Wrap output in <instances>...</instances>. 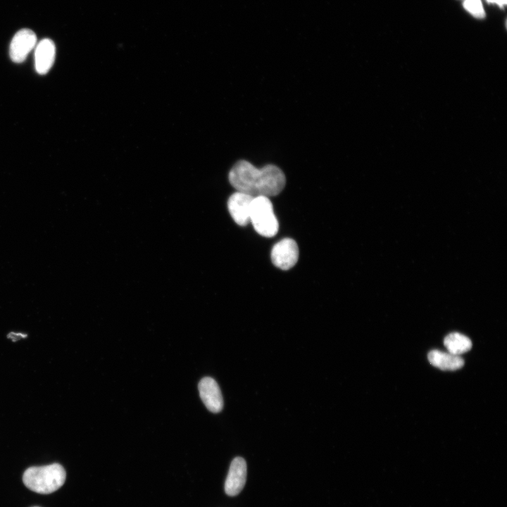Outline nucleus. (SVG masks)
<instances>
[{
  "label": "nucleus",
  "mask_w": 507,
  "mask_h": 507,
  "mask_svg": "<svg viewBox=\"0 0 507 507\" xmlns=\"http://www.w3.org/2000/svg\"><path fill=\"white\" fill-rule=\"evenodd\" d=\"M250 222L255 230L263 237H271L277 233L278 221L268 197H254L251 206Z\"/></svg>",
  "instance_id": "nucleus-3"
},
{
  "label": "nucleus",
  "mask_w": 507,
  "mask_h": 507,
  "mask_svg": "<svg viewBox=\"0 0 507 507\" xmlns=\"http://www.w3.org/2000/svg\"><path fill=\"white\" fill-rule=\"evenodd\" d=\"M254 196L237 192L227 201V208L234 222L245 226L250 222V211Z\"/></svg>",
  "instance_id": "nucleus-6"
},
{
  "label": "nucleus",
  "mask_w": 507,
  "mask_h": 507,
  "mask_svg": "<svg viewBox=\"0 0 507 507\" xmlns=\"http://www.w3.org/2000/svg\"><path fill=\"white\" fill-rule=\"evenodd\" d=\"M56 56V47L50 39H43L37 45L35 52V69L40 75H44L52 67Z\"/></svg>",
  "instance_id": "nucleus-9"
},
{
  "label": "nucleus",
  "mask_w": 507,
  "mask_h": 507,
  "mask_svg": "<svg viewBox=\"0 0 507 507\" xmlns=\"http://www.w3.org/2000/svg\"><path fill=\"white\" fill-rule=\"evenodd\" d=\"M246 480V463L242 457H236L231 462L225 482V492L229 496H236L243 489Z\"/></svg>",
  "instance_id": "nucleus-8"
},
{
  "label": "nucleus",
  "mask_w": 507,
  "mask_h": 507,
  "mask_svg": "<svg viewBox=\"0 0 507 507\" xmlns=\"http://www.w3.org/2000/svg\"><path fill=\"white\" fill-rule=\"evenodd\" d=\"M228 179L237 192L254 197L276 196L286 184L285 175L277 166L268 164L257 168L245 160H240L233 165Z\"/></svg>",
  "instance_id": "nucleus-1"
},
{
  "label": "nucleus",
  "mask_w": 507,
  "mask_h": 507,
  "mask_svg": "<svg viewBox=\"0 0 507 507\" xmlns=\"http://www.w3.org/2000/svg\"><path fill=\"white\" fill-rule=\"evenodd\" d=\"M34 507H38V506H34Z\"/></svg>",
  "instance_id": "nucleus-15"
},
{
  "label": "nucleus",
  "mask_w": 507,
  "mask_h": 507,
  "mask_svg": "<svg viewBox=\"0 0 507 507\" xmlns=\"http://www.w3.org/2000/svg\"><path fill=\"white\" fill-rule=\"evenodd\" d=\"M427 358L430 364L442 370H456L464 365V361L461 356L436 349L430 351Z\"/></svg>",
  "instance_id": "nucleus-10"
},
{
  "label": "nucleus",
  "mask_w": 507,
  "mask_h": 507,
  "mask_svg": "<svg viewBox=\"0 0 507 507\" xmlns=\"http://www.w3.org/2000/svg\"><path fill=\"white\" fill-rule=\"evenodd\" d=\"M27 335L26 334L20 333V332H11L8 334V337L9 339H11L13 341H16L18 339L26 337Z\"/></svg>",
  "instance_id": "nucleus-13"
},
{
  "label": "nucleus",
  "mask_w": 507,
  "mask_h": 507,
  "mask_svg": "<svg viewBox=\"0 0 507 507\" xmlns=\"http://www.w3.org/2000/svg\"><path fill=\"white\" fill-rule=\"evenodd\" d=\"M487 2L492 3V4H496L501 7H503L506 4L507 1L506 0H487Z\"/></svg>",
  "instance_id": "nucleus-14"
},
{
  "label": "nucleus",
  "mask_w": 507,
  "mask_h": 507,
  "mask_svg": "<svg viewBox=\"0 0 507 507\" xmlns=\"http://www.w3.org/2000/svg\"><path fill=\"white\" fill-rule=\"evenodd\" d=\"M199 396L206 407L212 413L220 412L223 399L216 381L210 377L202 378L198 385Z\"/></svg>",
  "instance_id": "nucleus-7"
},
{
  "label": "nucleus",
  "mask_w": 507,
  "mask_h": 507,
  "mask_svg": "<svg viewBox=\"0 0 507 507\" xmlns=\"http://www.w3.org/2000/svg\"><path fill=\"white\" fill-rule=\"evenodd\" d=\"M444 344L448 352L458 356L468 351L472 348L471 340L458 332L449 334L444 338Z\"/></svg>",
  "instance_id": "nucleus-11"
},
{
  "label": "nucleus",
  "mask_w": 507,
  "mask_h": 507,
  "mask_svg": "<svg viewBox=\"0 0 507 507\" xmlns=\"http://www.w3.org/2000/svg\"><path fill=\"white\" fill-rule=\"evenodd\" d=\"M37 42L35 33L30 29H22L17 32L10 45L9 55L15 63L24 61Z\"/></svg>",
  "instance_id": "nucleus-5"
},
{
  "label": "nucleus",
  "mask_w": 507,
  "mask_h": 507,
  "mask_svg": "<svg viewBox=\"0 0 507 507\" xmlns=\"http://www.w3.org/2000/svg\"><path fill=\"white\" fill-rule=\"evenodd\" d=\"M299 258V248L296 242L290 238H284L276 243L271 251L273 263L280 269L287 270L292 268Z\"/></svg>",
  "instance_id": "nucleus-4"
},
{
  "label": "nucleus",
  "mask_w": 507,
  "mask_h": 507,
  "mask_svg": "<svg viewBox=\"0 0 507 507\" xmlns=\"http://www.w3.org/2000/svg\"><path fill=\"white\" fill-rule=\"evenodd\" d=\"M66 472L58 463L28 468L23 481L30 490L43 494H51L61 488L65 481Z\"/></svg>",
  "instance_id": "nucleus-2"
},
{
  "label": "nucleus",
  "mask_w": 507,
  "mask_h": 507,
  "mask_svg": "<svg viewBox=\"0 0 507 507\" xmlns=\"http://www.w3.org/2000/svg\"><path fill=\"white\" fill-rule=\"evenodd\" d=\"M463 7L475 18H482L485 16V12L481 0H465Z\"/></svg>",
  "instance_id": "nucleus-12"
}]
</instances>
